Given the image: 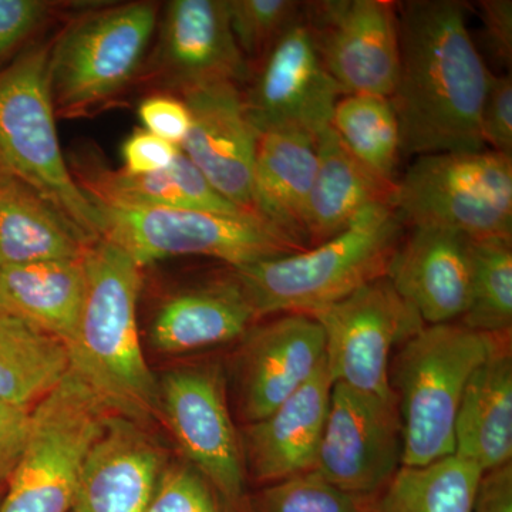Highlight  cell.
<instances>
[{
	"label": "cell",
	"instance_id": "obj_1",
	"mask_svg": "<svg viewBox=\"0 0 512 512\" xmlns=\"http://www.w3.org/2000/svg\"><path fill=\"white\" fill-rule=\"evenodd\" d=\"M400 67L390 96L402 154L484 150L481 113L493 73L468 32L460 0L397 3Z\"/></svg>",
	"mask_w": 512,
	"mask_h": 512
},
{
	"label": "cell",
	"instance_id": "obj_2",
	"mask_svg": "<svg viewBox=\"0 0 512 512\" xmlns=\"http://www.w3.org/2000/svg\"><path fill=\"white\" fill-rule=\"evenodd\" d=\"M83 262L86 295L76 333L66 346L70 370L110 413L150 426L161 420L160 384L138 332L143 268L106 239L92 242Z\"/></svg>",
	"mask_w": 512,
	"mask_h": 512
},
{
	"label": "cell",
	"instance_id": "obj_3",
	"mask_svg": "<svg viewBox=\"0 0 512 512\" xmlns=\"http://www.w3.org/2000/svg\"><path fill=\"white\" fill-rule=\"evenodd\" d=\"M402 242L392 205L367 208L345 231L295 254L232 269L258 318L313 313L386 276Z\"/></svg>",
	"mask_w": 512,
	"mask_h": 512
},
{
	"label": "cell",
	"instance_id": "obj_4",
	"mask_svg": "<svg viewBox=\"0 0 512 512\" xmlns=\"http://www.w3.org/2000/svg\"><path fill=\"white\" fill-rule=\"evenodd\" d=\"M500 335L444 323L426 325L403 343L390 376L403 427L402 466L423 467L453 456L464 389Z\"/></svg>",
	"mask_w": 512,
	"mask_h": 512
},
{
	"label": "cell",
	"instance_id": "obj_5",
	"mask_svg": "<svg viewBox=\"0 0 512 512\" xmlns=\"http://www.w3.org/2000/svg\"><path fill=\"white\" fill-rule=\"evenodd\" d=\"M49 50L39 43L0 70V171L39 192L97 241L99 211L74 180L57 136Z\"/></svg>",
	"mask_w": 512,
	"mask_h": 512
},
{
	"label": "cell",
	"instance_id": "obj_6",
	"mask_svg": "<svg viewBox=\"0 0 512 512\" xmlns=\"http://www.w3.org/2000/svg\"><path fill=\"white\" fill-rule=\"evenodd\" d=\"M160 5L106 6L70 20L50 43L49 84L56 116L106 106L140 76L156 36Z\"/></svg>",
	"mask_w": 512,
	"mask_h": 512
},
{
	"label": "cell",
	"instance_id": "obj_7",
	"mask_svg": "<svg viewBox=\"0 0 512 512\" xmlns=\"http://www.w3.org/2000/svg\"><path fill=\"white\" fill-rule=\"evenodd\" d=\"M393 210L413 228L512 239V157L493 150L417 157L396 181Z\"/></svg>",
	"mask_w": 512,
	"mask_h": 512
},
{
	"label": "cell",
	"instance_id": "obj_8",
	"mask_svg": "<svg viewBox=\"0 0 512 512\" xmlns=\"http://www.w3.org/2000/svg\"><path fill=\"white\" fill-rule=\"evenodd\" d=\"M110 414L69 370L33 407L28 444L6 483L0 512H69L84 457Z\"/></svg>",
	"mask_w": 512,
	"mask_h": 512
},
{
	"label": "cell",
	"instance_id": "obj_9",
	"mask_svg": "<svg viewBox=\"0 0 512 512\" xmlns=\"http://www.w3.org/2000/svg\"><path fill=\"white\" fill-rule=\"evenodd\" d=\"M93 205L101 218L100 239L119 247L141 268L178 256H207L235 269L303 251L254 214Z\"/></svg>",
	"mask_w": 512,
	"mask_h": 512
},
{
	"label": "cell",
	"instance_id": "obj_10",
	"mask_svg": "<svg viewBox=\"0 0 512 512\" xmlns=\"http://www.w3.org/2000/svg\"><path fill=\"white\" fill-rule=\"evenodd\" d=\"M311 316L325 335V362L333 383L382 399H396L390 383L393 349L426 325L394 291L387 276Z\"/></svg>",
	"mask_w": 512,
	"mask_h": 512
},
{
	"label": "cell",
	"instance_id": "obj_11",
	"mask_svg": "<svg viewBox=\"0 0 512 512\" xmlns=\"http://www.w3.org/2000/svg\"><path fill=\"white\" fill-rule=\"evenodd\" d=\"M158 384L161 421L188 463L210 480L232 508L241 507L248 474L221 367H180L165 373Z\"/></svg>",
	"mask_w": 512,
	"mask_h": 512
},
{
	"label": "cell",
	"instance_id": "obj_12",
	"mask_svg": "<svg viewBox=\"0 0 512 512\" xmlns=\"http://www.w3.org/2000/svg\"><path fill=\"white\" fill-rule=\"evenodd\" d=\"M343 96L319 55L303 10L252 67L242 92L248 119L258 134L295 131L313 138L330 127Z\"/></svg>",
	"mask_w": 512,
	"mask_h": 512
},
{
	"label": "cell",
	"instance_id": "obj_13",
	"mask_svg": "<svg viewBox=\"0 0 512 512\" xmlns=\"http://www.w3.org/2000/svg\"><path fill=\"white\" fill-rule=\"evenodd\" d=\"M402 461L403 427L397 399L333 384L315 471L350 493L380 495Z\"/></svg>",
	"mask_w": 512,
	"mask_h": 512
},
{
	"label": "cell",
	"instance_id": "obj_14",
	"mask_svg": "<svg viewBox=\"0 0 512 512\" xmlns=\"http://www.w3.org/2000/svg\"><path fill=\"white\" fill-rule=\"evenodd\" d=\"M319 55L346 94L389 97L400 67L397 3L325 0L303 3Z\"/></svg>",
	"mask_w": 512,
	"mask_h": 512
},
{
	"label": "cell",
	"instance_id": "obj_15",
	"mask_svg": "<svg viewBox=\"0 0 512 512\" xmlns=\"http://www.w3.org/2000/svg\"><path fill=\"white\" fill-rule=\"evenodd\" d=\"M156 45L146 77L177 96L208 84H247L251 63L242 55L227 0H171L158 19Z\"/></svg>",
	"mask_w": 512,
	"mask_h": 512
},
{
	"label": "cell",
	"instance_id": "obj_16",
	"mask_svg": "<svg viewBox=\"0 0 512 512\" xmlns=\"http://www.w3.org/2000/svg\"><path fill=\"white\" fill-rule=\"evenodd\" d=\"M325 357L318 320L285 313L255 325L241 339L235 359L238 409L245 423L265 419L305 384Z\"/></svg>",
	"mask_w": 512,
	"mask_h": 512
},
{
	"label": "cell",
	"instance_id": "obj_17",
	"mask_svg": "<svg viewBox=\"0 0 512 512\" xmlns=\"http://www.w3.org/2000/svg\"><path fill=\"white\" fill-rule=\"evenodd\" d=\"M180 97L191 116L180 150L218 194L239 210L254 214L252 175L259 134L248 119L241 86L208 84Z\"/></svg>",
	"mask_w": 512,
	"mask_h": 512
},
{
	"label": "cell",
	"instance_id": "obj_18",
	"mask_svg": "<svg viewBox=\"0 0 512 512\" xmlns=\"http://www.w3.org/2000/svg\"><path fill=\"white\" fill-rule=\"evenodd\" d=\"M165 466L147 427L110 414L84 457L69 512H144Z\"/></svg>",
	"mask_w": 512,
	"mask_h": 512
},
{
	"label": "cell",
	"instance_id": "obj_19",
	"mask_svg": "<svg viewBox=\"0 0 512 512\" xmlns=\"http://www.w3.org/2000/svg\"><path fill=\"white\" fill-rule=\"evenodd\" d=\"M473 239L461 232L416 227L394 252L387 278L424 325H444L467 311Z\"/></svg>",
	"mask_w": 512,
	"mask_h": 512
},
{
	"label": "cell",
	"instance_id": "obj_20",
	"mask_svg": "<svg viewBox=\"0 0 512 512\" xmlns=\"http://www.w3.org/2000/svg\"><path fill=\"white\" fill-rule=\"evenodd\" d=\"M333 384L323 357L289 399L265 419L247 424L241 441L249 476L269 485L315 470Z\"/></svg>",
	"mask_w": 512,
	"mask_h": 512
},
{
	"label": "cell",
	"instance_id": "obj_21",
	"mask_svg": "<svg viewBox=\"0 0 512 512\" xmlns=\"http://www.w3.org/2000/svg\"><path fill=\"white\" fill-rule=\"evenodd\" d=\"M67 163L80 190L92 204L126 210L183 208L228 215L249 214L218 194L183 151L170 167L151 174L114 170L94 148L73 154Z\"/></svg>",
	"mask_w": 512,
	"mask_h": 512
},
{
	"label": "cell",
	"instance_id": "obj_22",
	"mask_svg": "<svg viewBox=\"0 0 512 512\" xmlns=\"http://www.w3.org/2000/svg\"><path fill=\"white\" fill-rule=\"evenodd\" d=\"M234 271L168 296L151 323V343L167 355H184L244 338L258 320Z\"/></svg>",
	"mask_w": 512,
	"mask_h": 512
},
{
	"label": "cell",
	"instance_id": "obj_23",
	"mask_svg": "<svg viewBox=\"0 0 512 512\" xmlns=\"http://www.w3.org/2000/svg\"><path fill=\"white\" fill-rule=\"evenodd\" d=\"M316 164V138L295 131L259 134L252 212L302 249L309 248L306 227Z\"/></svg>",
	"mask_w": 512,
	"mask_h": 512
},
{
	"label": "cell",
	"instance_id": "obj_24",
	"mask_svg": "<svg viewBox=\"0 0 512 512\" xmlns=\"http://www.w3.org/2000/svg\"><path fill=\"white\" fill-rule=\"evenodd\" d=\"M511 333L498 336L487 360L468 380L454 424L456 456L483 473L511 463Z\"/></svg>",
	"mask_w": 512,
	"mask_h": 512
},
{
	"label": "cell",
	"instance_id": "obj_25",
	"mask_svg": "<svg viewBox=\"0 0 512 512\" xmlns=\"http://www.w3.org/2000/svg\"><path fill=\"white\" fill-rule=\"evenodd\" d=\"M86 271L82 258L0 268V313L69 345L79 325Z\"/></svg>",
	"mask_w": 512,
	"mask_h": 512
},
{
	"label": "cell",
	"instance_id": "obj_26",
	"mask_svg": "<svg viewBox=\"0 0 512 512\" xmlns=\"http://www.w3.org/2000/svg\"><path fill=\"white\" fill-rule=\"evenodd\" d=\"M315 180L308 207V244L316 247L352 224L367 208L392 205L396 183L359 163L332 127L316 137Z\"/></svg>",
	"mask_w": 512,
	"mask_h": 512
},
{
	"label": "cell",
	"instance_id": "obj_27",
	"mask_svg": "<svg viewBox=\"0 0 512 512\" xmlns=\"http://www.w3.org/2000/svg\"><path fill=\"white\" fill-rule=\"evenodd\" d=\"M92 242L52 202L0 171V268L82 258Z\"/></svg>",
	"mask_w": 512,
	"mask_h": 512
},
{
	"label": "cell",
	"instance_id": "obj_28",
	"mask_svg": "<svg viewBox=\"0 0 512 512\" xmlns=\"http://www.w3.org/2000/svg\"><path fill=\"white\" fill-rule=\"evenodd\" d=\"M70 370L60 340L0 313V400L35 407Z\"/></svg>",
	"mask_w": 512,
	"mask_h": 512
},
{
	"label": "cell",
	"instance_id": "obj_29",
	"mask_svg": "<svg viewBox=\"0 0 512 512\" xmlns=\"http://www.w3.org/2000/svg\"><path fill=\"white\" fill-rule=\"evenodd\" d=\"M483 471L456 456L399 468L379 498V512H474Z\"/></svg>",
	"mask_w": 512,
	"mask_h": 512
},
{
	"label": "cell",
	"instance_id": "obj_30",
	"mask_svg": "<svg viewBox=\"0 0 512 512\" xmlns=\"http://www.w3.org/2000/svg\"><path fill=\"white\" fill-rule=\"evenodd\" d=\"M330 127L359 163L383 180L396 183L402 154L399 120L389 97L346 94L333 111Z\"/></svg>",
	"mask_w": 512,
	"mask_h": 512
},
{
	"label": "cell",
	"instance_id": "obj_31",
	"mask_svg": "<svg viewBox=\"0 0 512 512\" xmlns=\"http://www.w3.org/2000/svg\"><path fill=\"white\" fill-rule=\"evenodd\" d=\"M461 325L487 335L512 328V239H473L470 298Z\"/></svg>",
	"mask_w": 512,
	"mask_h": 512
},
{
	"label": "cell",
	"instance_id": "obj_32",
	"mask_svg": "<svg viewBox=\"0 0 512 512\" xmlns=\"http://www.w3.org/2000/svg\"><path fill=\"white\" fill-rule=\"evenodd\" d=\"M379 498L342 490L313 470L265 485L254 512H379Z\"/></svg>",
	"mask_w": 512,
	"mask_h": 512
},
{
	"label": "cell",
	"instance_id": "obj_33",
	"mask_svg": "<svg viewBox=\"0 0 512 512\" xmlns=\"http://www.w3.org/2000/svg\"><path fill=\"white\" fill-rule=\"evenodd\" d=\"M229 25L242 55L256 63L302 15L295 0H227Z\"/></svg>",
	"mask_w": 512,
	"mask_h": 512
},
{
	"label": "cell",
	"instance_id": "obj_34",
	"mask_svg": "<svg viewBox=\"0 0 512 512\" xmlns=\"http://www.w3.org/2000/svg\"><path fill=\"white\" fill-rule=\"evenodd\" d=\"M220 491L188 461L167 463L144 512H232Z\"/></svg>",
	"mask_w": 512,
	"mask_h": 512
},
{
	"label": "cell",
	"instance_id": "obj_35",
	"mask_svg": "<svg viewBox=\"0 0 512 512\" xmlns=\"http://www.w3.org/2000/svg\"><path fill=\"white\" fill-rule=\"evenodd\" d=\"M481 137L495 153L512 157L511 74L491 76L481 113Z\"/></svg>",
	"mask_w": 512,
	"mask_h": 512
},
{
	"label": "cell",
	"instance_id": "obj_36",
	"mask_svg": "<svg viewBox=\"0 0 512 512\" xmlns=\"http://www.w3.org/2000/svg\"><path fill=\"white\" fill-rule=\"evenodd\" d=\"M144 130L174 146H183L191 127L190 110L183 97L173 93L150 94L138 104Z\"/></svg>",
	"mask_w": 512,
	"mask_h": 512
},
{
	"label": "cell",
	"instance_id": "obj_37",
	"mask_svg": "<svg viewBox=\"0 0 512 512\" xmlns=\"http://www.w3.org/2000/svg\"><path fill=\"white\" fill-rule=\"evenodd\" d=\"M53 8L43 0H0V66L35 35Z\"/></svg>",
	"mask_w": 512,
	"mask_h": 512
},
{
	"label": "cell",
	"instance_id": "obj_38",
	"mask_svg": "<svg viewBox=\"0 0 512 512\" xmlns=\"http://www.w3.org/2000/svg\"><path fill=\"white\" fill-rule=\"evenodd\" d=\"M180 147L167 143L144 128H136L121 144V160L128 174H151L174 163Z\"/></svg>",
	"mask_w": 512,
	"mask_h": 512
},
{
	"label": "cell",
	"instance_id": "obj_39",
	"mask_svg": "<svg viewBox=\"0 0 512 512\" xmlns=\"http://www.w3.org/2000/svg\"><path fill=\"white\" fill-rule=\"evenodd\" d=\"M33 407L0 400V488L8 483L28 444Z\"/></svg>",
	"mask_w": 512,
	"mask_h": 512
},
{
	"label": "cell",
	"instance_id": "obj_40",
	"mask_svg": "<svg viewBox=\"0 0 512 512\" xmlns=\"http://www.w3.org/2000/svg\"><path fill=\"white\" fill-rule=\"evenodd\" d=\"M488 49L498 62L510 66L512 59V2L483 0L478 3Z\"/></svg>",
	"mask_w": 512,
	"mask_h": 512
},
{
	"label": "cell",
	"instance_id": "obj_41",
	"mask_svg": "<svg viewBox=\"0 0 512 512\" xmlns=\"http://www.w3.org/2000/svg\"><path fill=\"white\" fill-rule=\"evenodd\" d=\"M474 512H512V464L483 474Z\"/></svg>",
	"mask_w": 512,
	"mask_h": 512
},
{
	"label": "cell",
	"instance_id": "obj_42",
	"mask_svg": "<svg viewBox=\"0 0 512 512\" xmlns=\"http://www.w3.org/2000/svg\"><path fill=\"white\" fill-rule=\"evenodd\" d=\"M3 491L2 488H0V500H2Z\"/></svg>",
	"mask_w": 512,
	"mask_h": 512
}]
</instances>
